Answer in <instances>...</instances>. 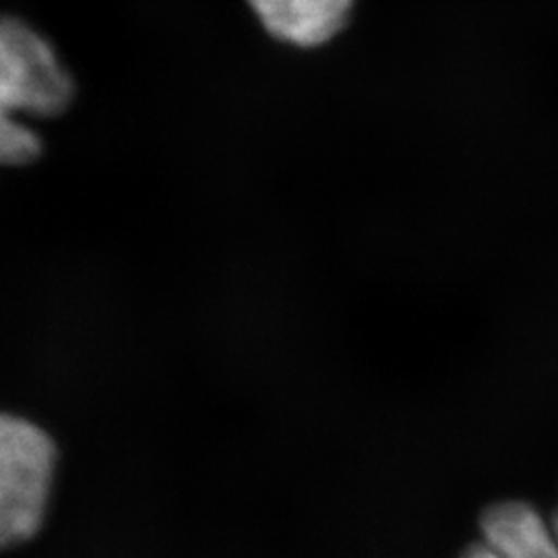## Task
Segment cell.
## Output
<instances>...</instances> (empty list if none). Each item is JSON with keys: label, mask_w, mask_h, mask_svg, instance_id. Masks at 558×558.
I'll return each mask as SVG.
<instances>
[{"label": "cell", "mask_w": 558, "mask_h": 558, "mask_svg": "<svg viewBox=\"0 0 558 558\" xmlns=\"http://www.w3.org/2000/svg\"><path fill=\"white\" fill-rule=\"evenodd\" d=\"M54 465L57 447L40 426L0 414V550L40 532Z\"/></svg>", "instance_id": "obj_1"}, {"label": "cell", "mask_w": 558, "mask_h": 558, "mask_svg": "<svg viewBox=\"0 0 558 558\" xmlns=\"http://www.w3.org/2000/svg\"><path fill=\"white\" fill-rule=\"evenodd\" d=\"M75 100V81L34 25L0 15V108L20 119H54Z\"/></svg>", "instance_id": "obj_2"}, {"label": "cell", "mask_w": 558, "mask_h": 558, "mask_svg": "<svg viewBox=\"0 0 558 558\" xmlns=\"http://www.w3.org/2000/svg\"><path fill=\"white\" fill-rule=\"evenodd\" d=\"M260 27L292 48H319L333 40L356 0H246Z\"/></svg>", "instance_id": "obj_3"}, {"label": "cell", "mask_w": 558, "mask_h": 558, "mask_svg": "<svg viewBox=\"0 0 558 558\" xmlns=\"http://www.w3.org/2000/svg\"><path fill=\"white\" fill-rule=\"evenodd\" d=\"M484 542L500 558H558V538L525 502H499L482 518Z\"/></svg>", "instance_id": "obj_4"}, {"label": "cell", "mask_w": 558, "mask_h": 558, "mask_svg": "<svg viewBox=\"0 0 558 558\" xmlns=\"http://www.w3.org/2000/svg\"><path fill=\"white\" fill-rule=\"evenodd\" d=\"M41 140L27 120L0 108V166H27L38 160Z\"/></svg>", "instance_id": "obj_5"}, {"label": "cell", "mask_w": 558, "mask_h": 558, "mask_svg": "<svg viewBox=\"0 0 558 558\" xmlns=\"http://www.w3.org/2000/svg\"><path fill=\"white\" fill-rule=\"evenodd\" d=\"M461 558H500L499 553L490 546V544H486V542H480V544H474V546H470L465 553H463V557Z\"/></svg>", "instance_id": "obj_6"}, {"label": "cell", "mask_w": 558, "mask_h": 558, "mask_svg": "<svg viewBox=\"0 0 558 558\" xmlns=\"http://www.w3.org/2000/svg\"><path fill=\"white\" fill-rule=\"evenodd\" d=\"M553 530H555V534H557V538H558V513H557V518H555V521H553Z\"/></svg>", "instance_id": "obj_7"}]
</instances>
